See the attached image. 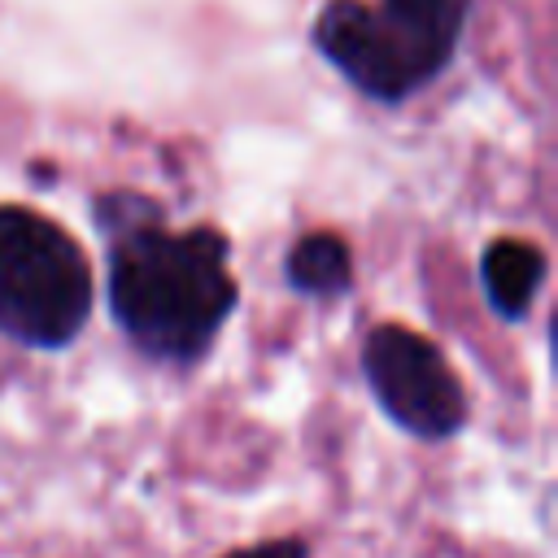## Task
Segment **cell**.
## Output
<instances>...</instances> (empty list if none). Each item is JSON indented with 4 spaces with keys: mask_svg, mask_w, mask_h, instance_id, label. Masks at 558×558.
<instances>
[{
    "mask_svg": "<svg viewBox=\"0 0 558 558\" xmlns=\"http://www.w3.org/2000/svg\"><path fill=\"white\" fill-rule=\"evenodd\" d=\"M105 240V305L122 340L161 366H196L240 310L231 240L214 222L166 227L161 201L113 187L92 196Z\"/></svg>",
    "mask_w": 558,
    "mask_h": 558,
    "instance_id": "1",
    "label": "cell"
},
{
    "mask_svg": "<svg viewBox=\"0 0 558 558\" xmlns=\"http://www.w3.org/2000/svg\"><path fill=\"white\" fill-rule=\"evenodd\" d=\"M475 0H327L310 22L314 52L366 100L405 105L462 48Z\"/></svg>",
    "mask_w": 558,
    "mask_h": 558,
    "instance_id": "2",
    "label": "cell"
},
{
    "mask_svg": "<svg viewBox=\"0 0 558 558\" xmlns=\"http://www.w3.org/2000/svg\"><path fill=\"white\" fill-rule=\"evenodd\" d=\"M96 305L83 244L31 205H0V336L35 349H70Z\"/></svg>",
    "mask_w": 558,
    "mask_h": 558,
    "instance_id": "3",
    "label": "cell"
},
{
    "mask_svg": "<svg viewBox=\"0 0 558 558\" xmlns=\"http://www.w3.org/2000/svg\"><path fill=\"white\" fill-rule=\"evenodd\" d=\"M362 379L379 414L414 440L445 445L466 418L471 401L449 357L405 323H379L362 340Z\"/></svg>",
    "mask_w": 558,
    "mask_h": 558,
    "instance_id": "4",
    "label": "cell"
},
{
    "mask_svg": "<svg viewBox=\"0 0 558 558\" xmlns=\"http://www.w3.org/2000/svg\"><path fill=\"white\" fill-rule=\"evenodd\" d=\"M549 279V257L532 240L497 235L480 253V292L501 323H523Z\"/></svg>",
    "mask_w": 558,
    "mask_h": 558,
    "instance_id": "5",
    "label": "cell"
},
{
    "mask_svg": "<svg viewBox=\"0 0 558 558\" xmlns=\"http://www.w3.org/2000/svg\"><path fill=\"white\" fill-rule=\"evenodd\" d=\"M353 248L336 231H305L283 257V283L310 301H340L344 292H353Z\"/></svg>",
    "mask_w": 558,
    "mask_h": 558,
    "instance_id": "6",
    "label": "cell"
},
{
    "mask_svg": "<svg viewBox=\"0 0 558 558\" xmlns=\"http://www.w3.org/2000/svg\"><path fill=\"white\" fill-rule=\"evenodd\" d=\"M222 558H310V541L305 536H266L248 549H231Z\"/></svg>",
    "mask_w": 558,
    "mask_h": 558,
    "instance_id": "7",
    "label": "cell"
}]
</instances>
